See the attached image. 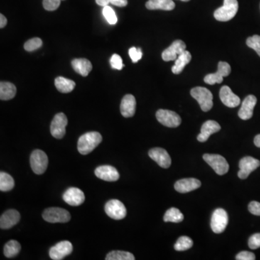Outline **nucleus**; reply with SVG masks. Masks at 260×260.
<instances>
[{"label": "nucleus", "mask_w": 260, "mask_h": 260, "mask_svg": "<svg viewBox=\"0 0 260 260\" xmlns=\"http://www.w3.org/2000/svg\"><path fill=\"white\" fill-rule=\"evenodd\" d=\"M254 143L257 148H260V134L256 135L254 138Z\"/></svg>", "instance_id": "49530a36"}, {"label": "nucleus", "mask_w": 260, "mask_h": 260, "mask_svg": "<svg viewBox=\"0 0 260 260\" xmlns=\"http://www.w3.org/2000/svg\"><path fill=\"white\" fill-rule=\"evenodd\" d=\"M121 115L125 118L133 117L136 111V100L134 96L127 94L121 100L120 105Z\"/></svg>", "instance_id": "5701e85b"}, {"label": "nucleus", "mask_w": 260, "mask_h": 260, "mask_svg": "<svg viewBox=\"0 0 260 260\" xmlns=\"http://www.w3.org/2000/svg\"><path fill=\"white\" fill-rule=\"evenodd\" d=\"M246 45L253 49L260 57V35H254L246 40Z\"/></svg>", "instance_id": "c9c22d12"}, {"label": "nucleus", "mask_w": 260, "mask_h": 260, "mask_svg": "<svg viewBox=\"0 0 260 260\" xmlns=\"http://www.w3.org/2000/svg\"><path fill=\"white\" fill-rule=\"evenodd\" d=\"M193 246V241L188 236H181L175 245V250L183 251L188 250Z\"/></svg>", "instance_id": "473e14b6"}, {"label": "nucleus", "mask_w": 260, "mask_h": 260, "mask_svg": "<svg viewBox=\"0 0 260 260\" xmlns=\"http://www.w3.org/2000/svg\"><path fill=\"white\" fill-rule=\"evenodd\" d=\"M147 9L150 10H163L170 11L175 8V3L172 0H148L146 3Z\"/></svg>", "instance_id": "393cba45"}, {"label": "nucleus", "mask_w": 260, "mask_h": 260, "mask_svg": "<svg viewBox=\"0 0 260 260\" xmlns=\"http://www.w3.org/2000/svg\"><path fill=\"white\" fill-rule=\"evenodd\" d=\"M102 141V136L97 132H90L82 135L77 142V150L82 155L91 153Z\"/></svg>", "instance_id": "f257e3e1"}, {"label": "nucleus", "mask_w": 260, "mask_h": 260, "mask_svg": "<svg viewBox=\"0 0 260 260\" xmlns=\"http://www.w3.org/2000/svg\"><path fill=\"white\" fill-rule=\"evenodd\" d=\"M251 249H256L260 247V234H255L251 236L248 241Z\"/></svg>", "instance_id": "ea45409f"}, {"label": "nucleus", "mask_w": 260, "mask_h": 260, "mask_svg": "<svg viewBox=\"0 0 260 260\" xmlns=\"http://www.w3.org/2000/svg\"><path fill=\"white\" fill-rule=\"evenodd\" d=\"M200 180L195 178H187L177 181L175 183V188L180 193L185 194L200 188Z\"/></svg>", "instance_id": "aec40b11"}, {"label": "nucleus", "mask_w": 260, "mask_h": 260, "mask_svg": "<svg viewBox=\"0 0 260 260\" xmlns=\"http://www.w3.org/2000/svg\"><path fill=\"white\" fill-rule=\"evenodd\" d=\"M111 4L118 7H125L127 5V0H110Z\"/></svg>", "instance_id": "37998d69"}, {"label": "nucleus", "mask_w": 260, "mask_h": 260, "mask_svg": "<svg viewBox=\"0 0 260 260\" xmlns=\"http://www.w3.org/2000/svg\"><path fill=\"white\" fill-rule=\"evenodd\" d=\"M219 96L223 104L228 107L235 108L240 104L241 100L239 96L234 94L229 86H223L221 89Z\"/></svg>", "instance_id": "a211bd4d"}, {"label": "nucleus", "mask_w": 260, "mask_h": 260, "mask_svg": "<svg viewBox=\"0 0 260 260\" xmlns=\"http://www.w3.org/2000/svg\"><path fill=\"white\" fill-rule=\"evenodd\" d=\"M148 155L151 159L155 160L160 167L163 168H169L171 165V158H170L168 152L161 148H154L150 150Z\"/></svg>", "instance_id": "dca6fc26"}, {"label": "nucleus", "mask_w": 260, "mask_h": 260, "mask_svg": "<svg viewBox=\"0 0 260 260\" xmlns=\"http://www.w3.org/2000/svg\"><path fill=\"white\" fill-rule=\"evenodd\" d=\"M186 45L185 42L182 40H177L173 42L168 48L163 51L162 53V59L165 62L175 61L177 57L183 53L186 50Z\"/></svg>", "instance_id": "4468645a"}, {"label": "nucleus", "mask_w": 260, "mask_h": 260, "mask_svg": "<svg viewBox=\"0 0 260 260\" xmlns=\"http://www.w3.org/2000/svg\"><path fill=\"white\" fill-rule=\"evenodd\" d=\"M239 10L237 0H224V5L215 10L214 17L221 22L229 21L235 17Z\"/></svg>", "instance_id": "7ed1b4c3"}, {"label": "nucleus", "mask_w": 260, "mask_h": 260, "mask_svg": "<svg viewBox=\"0 0 260 260\" xmlns=\"http://www.w3.org/2000/svg\"><path fill=\"white\" fill-rule=\"evenodd\" d=\"M96 3L100 6L106 7L110 3V0H96Z\"/></svg>", "instance_id": "a18cd8bd"}, {"label": "nucleus", "mask_w": 260, "mask_h": 260, "mask_svg": "<svg viewBox=\"0 0 260 260\" xmlns=\"http://www.w3.org/2000/svg\"><path fill=\"white\" fill-rule=\"evenodd\" d=\"M96 177L106 182H116L119 180V174L114 167L111 165H101L95 170Z\"/></svg>", "instance_id": "f3484780"}, {"label": "nucleus", "mask_w": 260, "mask_h": 260, "mask_svg": "<svg viewBox=\"0 0 260 260\" xmlns=\"http://www.w3.org/2000/svg\"><path fill=\"white\" fill-rule=\"evenodd\" d=\"M248 209L253 215L260 216V202L252 201L248 206Z\"/></svg>", "instance_id": "79ce46f5"}, {"label": "nucleus", "mask_w": 260, "mask_h": 260, "mask_svg": "<svg viewBox=\"0 0 260 260\" xmlns=\"http://www.w3.org/2000/svg\"><path fill=\"white\" fill-rule=\"evenodd\" d=\"M231 71V66L229 63L226 62H219L217 72L206 75L204 81L209 85L221 84L224 81V77H227L230 75Z\"/></svg>", "instance_id": "9d476101"}, {"label": "nucleus", "mask_w": 260, "mask_h": 260, "mask_svg": "<svg viewBox=\"0 0 260 260\" xmlns=\"http://www.w3.org/2000/svg\"><path fill=\"white\" fill-rule=\"evenodd\" d=\"M106 260H135V256L132 253L124 251H112L107 254Z\"/></svg>", "instance_id": "2f4dec72"}, {"label": "nucleus", "mask_w": 260, "mask_h": 260, "mask_svg": "<svg viewBox=\"0 0 260 260\" xmlns=\"http://www.w3.org/2000/svg\"><path fill=\"white\" fill-rule=\"evenodd\" d=\"M8 23V20L3 14L0 15V28H5V25Z\"/></svg>", "instance_id": "c03bdc74"}, {"label": "nucleus", "mask_w": 260, "mask_h": 260, "mask_svg": "<svg viewBox=\"0 0 260 260\" xmlns=\"http://www.w3.org/2000/svg\"><path fill=\"white\" fill-rule=\"evenodd\" d=\"M61 0H43L44 8L48 11H54L60 7Z\"/></svg>", "instance_id": "e433bc0d"}, {"label": "nucleus", "mask_w": 260, "mask_h": 260, "mask_svg": "<svg viewBox=\"0 0 260 260\" xmlns=\"http://www.w3.org/2000/svg\"><path fill=\"white\" fill-rule=\"evenodd\" d=\"M255 259L254 253L247 251H241L236 256V259L237 260H254Z\"/></svg>", "instance_id": "a19ab883"}, {"label": "nucleus", "mask_w": 260, "mask_h": 260, "mask_svg": "<svg viewBox=\"0 0 260 260\" xmlns=\"http://www.w3.org/2000/svg\"><path fill=\"white\" fill-rule=\"evenodd\" d=\"M221 129L220 124L217 121L213 120L205 121L201 128L200 134L197 136V140L200 143H204L208 140L211 135L218 133Z\"/></svg>", "instance_id": "4be33fe9"}, {"label": "nucleus", "mask_w": 260, "mask_h": 260, "mask_svg": "<svg viewBox=\"0 0 260 260\" xmlns=\"http://www.w3.org/2000/svg\"><path fill=\"white\" fill-rule=\"evenodd\" d=\"M110 64L111 67L116 69V70H121V69L124 67L121 57L120 56L116 55V54H114V55L111 57Z\"/></svg>", "instance_id": "4c0bfd02"}, {"label": "nucleus", "mask_w": 260, "mask_h": 260, "mask_svg": "<svg viewBox=\"0 0 260 260\" xmlns=\"http://www.w3.org/2000/svg\"><path fill=\"white\" fill-rule=\"evenodd\" d=\"M129 55L133 63H136L143 57V52H142L141 49L132 47L129 49Z\"/></svg>", "instance_id": "58836bf2"}, {"label": "nucleus", "mask_w": 260, "mask_h": 260, "mask_svg": "<svg viewBox=\"0 0 260 260\" xmlns=\"http://www.w3.org/2000/svg\"><path fill=\"white\" fill-rule=\"evenodd\" d=\"M182 1H183V2H189V1H190V0H182Z\"/></svg>", "instance_id": "de8ad7c7"}, {"label": "nucleus", "mask_w": 260, "mask_h": 260, "mask_svg": "<svg viewBox=\"0 0 260 260\" xmlns=\"http://www.w3.org/2000/svg\"><path fill=\"white\" fill-rule=\"evenodd\" d=\"M30 167L36 175H43L48 166V156L45 152L35 150L30 155Z\"/></svg>", "instance_id": "39448f33"}, {"label": "nucleus", "mask_w": 260, "mask_h": 260, "mask_svg": "<svg viewBox=\"0 0 260 260\" xmlns=\"http://www.w3.org/2000/svg\"><path fill=\"white\" fill-rule=\"evenodd\" d=\"M43 219L51 224L67 223L70 221L71 215L68 211L60 207H50L43 212Z\"/></svg>", "instance_id": "20e7f679"}, {"label": "nucleus", "mask_w": 260, "mask_h": 260, "mask_svg": "<svg viewBox=\"0 0 260 260\" xmlns=\"http://www.w3.org/2000/svg\"><path fill=\"white\" fill-rule=\"evenodd\" d=\"M184 220V215L179 209L171 207L165 212L163 221L165 222L181 223Z\"/></svg>", "instance_id": "7c9ffc66"}, {"label": "nucleus", "mask_w": 260, "mask_h": 260, "mask_svg": "<svg viewBox=\"0 0 260 260\" xmlns=\"http://www.w3.org/2000/svg\"><path fill=\"white\" fill-rule=\"evenodd\" d=\"M191 60H192V55H191L190 52L185 50L175 60V65L172 67L171 69L173 73L175 75L182 73L185 66L190 63Z\"/></svg>", "instance_id": "a878e982"}, {"label": "nucleus", "mask_w": 260, "mask_h": 260, "mask_svg": "<svg viewBox=\"0 0 260 260\" xmlns=\"http://www.w3.org/2000/svg\"><path fill=\"white\" fill-rule=\"evenodd\" d=\"M157 120L167 127L175 128L180 125L182 119L173 111L159 109L156 112Z\"/></svg>", "instance_id": "6e6552de"}, {"label": "nucleus", "mask_w": 260, "mask_h": 260, "mask_svg": "<svg viewBox=\"0 0 260 260\" xmlns=\"http://www.w3.org/2000/svg\"><path fill=\"white\" fill-rule=\"evenodd\" d=\"M68 120L64 113H59L56 114L51 124V134L57 139H62L66 133V126Z\"/></svg>", "instance_id": "1a4fd4ad"}, {"label": "nucleus", "mask_w": 260, "mask_h": 260, "mask_svg": "<svg viewBox=\"0 0 260 260\" xmlns=\"http://www.w3.org/2000/svg\"><path fill=\"white\" fill-rule=\"evenodd\" d=\"M15 187V181L13 177L5 172L0 173V190L2 192H9Z\"/></svg>", "instance_id": "c756f323"}, {"label": "nucleus", "mask_w": 260, "mask_h": 260, "mask_svg": "<svg viewBox=\"0 0 260 260\" xmlns=\"http://www.w3.org/2000/svg\"><path fill=\"white\" fill-rule=\"evenodd\" d=\"M43 45L42 40L39 38H33L25 42L24 49L27 52H33L40 48Z\"/></svg>", "instance_id": "f704fd0d"}, {"label": "nucleus", "mask_w": 260, "mask_h": 260, "mask_svg": "<svg viewBox=\"0 0 260 260\" xmlns=\"http://www.w3.org/2000/svg\"><path fill=\"white\" fill-rule=\"evenodd\" d=\"M72 68L77 73L86 77L92 70L93 66L91 62L87 59H75L72 61Z\"/></svg>", "instance_id": "b1692460"}, {"label": "nucleus", "mask_w": 260, "mask_h": 260, "mask_svg": "<svg viewBox=\"0 0 260 260\" xmlns=\"http://www.w3.org/2000/svg\"><path fill=\"white\" fill-rule=\"evenodd\" d=\"M203 159L206 163L213 168L217 175L222 176L228 173L229 165L227 160L222 155L218 154H205Z\"/></svg>", "instance_id": "423d86ee"}, {"label": "nucleus", "mask_w": 260, "mask_h": 260, "mask_svg": "<svg viewBox=\"0 0 260 260\" xmlns=\"http://www.w3.org/2000/svg\"><path fill=\"white\" fill-rule=\"evenodd\" d=\"M20 220L19 212L16 210H8L0 218V227L2 229H10L18 224Z\"/></svg>", "instance_id": "412c9836"}, {"label": "nucleus", "mask_w": 260, "mask_h": 260, "mask_svg": "<svg viewBox=\"0 0 260 260\" xmlns=\"http://www.w3.org/2000/svg\"><path fill=\"white\" fill-rule=\"evenodd\" d=\"M20 249H21V246L18 241L15 240L8 241L4 247L5 256L8 258L15 257L19 254Z\"/></svg>", "instance_id": "c85d7f7f"}, {"label": "nucleus", "mask_w": 260, "mask_h": 260, "mask_svg": "<svg viewBox=\"0 0 260 260\" xmlns=\"http://www.w3.org/2000/svg\"><path fill=\"white\" fill-rule=\"evenodd\" d=\"M259 160L252 158V157L246 156L241 158L240 161H239L240 170L238 172V177L241 180H246L251 172L256 170L258 167H259Z\"/></svg>", "instance_id": "f8f14e48"}, {"label": "nucleus", "mask_w": 260, "mask_h": 260, "mask_svg": "<svg viewBox=\"0 0 260 260\" xmlns=\"http://www.w3.org/2000/svg\"><path fill=\"white\" fill-rule=\"evenodd\" d=\"M72 250L73 246L72 243L68 241H62L51 248L50 256L52 259H63L65 256L70 255Z\"/></svg>", "instance_id": "ddd939ff"}, {"label": "nucleus", "mask_w": 260, "mask_h": 260, "mask_svg": "<svg viewBox=\"0 0 260 260\" xmlns=\"http://www.w3.org/2000/svg\"><path fill=\"white\" fill-rule=\"evenodd\" d=\"M229 223V215L225 210L218 208L214 211L211 218V229L215 234H221L226 229Z\"/></svg>", "instance_id": "0eeeda50"}, {"label": "nucleus", "mask_w": 260, "mask_h": 260, "mask_svg": "<svg viewBox=\"0 0 260 260\" xmlns=\"http://www.w3.org/2000/svg\"><path fill=\"white\" fill-rule=\"evenodd\" d=\"M66 203L71 206H79L85 202V197L84 192L76 187H70L65 191L62 196Z\"/></svg>", "instance_id": "2eb2a0df"}, {"label": "nucleus", "mask_w": 260, "mask_h": 260, "mask_svg": "<svg viewBox=\"0 0 260 260\" xmlns=\"http://www.w3.org/2000/svg\"><path fill=\"white\" fill-rule=\"evenodd\" d=\"M191 96L200 104L202 111H209L213 106L212 93L208 89L203 87H196L190 91Z\"/></svg>", "instance_id": "f03ea898"}, {"label": "nucleus", "mask_w": 260, "mask_h": 260, "mask_svg": "<svg viewBox=\"0 0 260 260\" xmlns=\"http://www.w3.org/2000/svg\"><path fill=\"white\" fill-rule=\"evenodd\" d=\"M55 84L57 90L62 94L72 92L75 87V82L63 77H58L55 79Z\"/></svg>", "instance_id": "cd10ccee"}, {"label": "nucleus", "mask_w": 260, "mask_h": 260, "mask_svg": "<svg viewBox=\"0 0 260 260\" xmlns=\"http://www.w3.org/2000/svg\"><path fill=\"white\" fill-rule=\"evenodd\" d=\"M105 212L109 217L114 220H121L126 215L125 206L118 200H109L106 204Z\"/></svg>", "instance_id": "9b49d317"}, {"label": "nucleus", "mask_w": 260, "mask_h": 260, "mask_svg": "<svg viewBox=\"0 0 260 260\" xmlns=\"http://www.w3.org/2000/svg\"><path fill=\"white\" fill-rule=\"evenodd\" d=\"M256 101L257 99L255 96L253 95L246 96L241 104L240 110L238 114L241 119L248 120L252 117L253 111H254V106H256Z\"/></svg>", "instance_id": "6ab92c4d"}, {"label": "nucleus", "mask_w": 260, "mask_h": 260, "mask_svg": "<svg viewBox=\"0 0 260 260\" xmlns=\"http://www.w3.org/2000/svg\"><path fill=\"white\" fill-rule=\"evenodd\" d=\"M103 15L110 25H115L117 23V17H116L114 10L109 6L104 7Z\"/></svg>", "instance_id": "72a5a7b5"}, {"label": "nucleus", "mask_w": 260, "mask_h": 260, "mask_svg": "<svg viewBox=\"0 0 260 260\" xmlns=\"http://www.w3.org/2000/svg\"><path fill=\"white\" fill-rule=\"evenodd\" d=\"M17 89L14 84L9 82L0 83V99L3 101L11 100L16 95Z\"/></svg>", "instance_id": "bb28decb"}]
</instances>
